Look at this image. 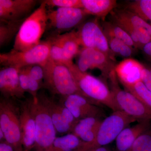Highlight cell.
<instances>
[{
  "mask_svg": "<svg viewBox=\"0 0 151 151\" xmlns=\"http://www.w3.org/2000/svg\"><path fill=\"white\" fill-rule=\"evenodd\" d=\"M87 15L83 9L57 8L48 11V25L56 29L66 30L81 24Z\"/></svg>",
  "mask_w": 151,
  "mask_h": 151,
  "instance_id": "obj_11",
  "label": "cell"
},
{
  "mask_svg": "<svg viewBox=\"0 0 151 151\" xmlns=\"http://www.w3.org/2000/svg\"><path fill=\"white\" fill-rule=\"evenodd\" d=\"M141 1L144 4L151 7V0H141Z\"/></svg>",
  "mask_w": 151,
  "mask_h": 151,
  "instance_id": "obj_38",
  "label": "cell"
},
{
  "mask_svg": "<svg viewBox=\"0 0 151 151\" xmlns=\"http://www.w3.org/2000/svg\"><path fill=\"white\" fill-rule=\"evenodd\" d=\"M24 68L30 78L36 80L42 84L44 78V70L43 66L35 64Z\"/></svg>",
  "mask_w": 151,
  "mask_h": 151,
  "instance_id": "obj_31",
  "label": "cell"
},
{
  "mask_svg": "<svg viewBox=\"0 0 151 151\" xmlns=\"http://www.w3.org/2000/svg\"><path fill=\"white\" fill-rule=\"evenodd\" d=\"M89 151H111V150H109L108 148L106 147H100L96 148L93 149Z\"/></svg>",
  "mask_w": 151,
  "mask_h": 151,
  "instance_id": "obj_37",
  "label": "cell"
},
{
  "mask_svg": "<svg viewBox=\"0 0 151 151\" xmlns=\"http://www.w3.org/2000/svg\"><path fill=\"white\" fill-rule=\"evenodd\" d=\"M63 103L77 120L88 117L101 118L105 115L99 106L80 94H73L64 97Z\"/></svg>",
  "mask_w": 151,
  "mask_h": 151,
  "instance_id": "obj_13",
  "label": "cell"
},
{
  "mask_svg": "<svg viewBox=\"0 0 151 151\" xmlns=\"http://www.w3.org/2000/svg\"><path fill=\"white\" fill-rule=\"evenodd\" d=\"M43 67L45 85L52 93L63 97L73 94L84 96L68 65L49 59Z\"/></svg>",
  "mask_w": 151,
  "mask_h": 151,
  "instance_id": "obj_3",
  "label": "cell"
},
{
  "mask_svg": "<svg viewBox=\"0 0 151 151\" xmlns=\"http://www.w3.org/2000/svg\"><path fill=\"white\" fill-rule=\"evenodd\" d=\"M35 0H0V21L26 19L37 4Z\"/></svg>",
  "mask_w": 151,
  "mask_h": 151,
  "instance_id": "obj_12",
  "label": "cell"
},
{
  "mask_svg": "<svg viewBox=\"0 0 151 151\" xmlns=\"http://www.w3.org/2000/svg\"><path fill=\"white\" fill-rule=\"evenodd\" d=\"M51 43L49 40L25 51H10L0 54V63L5 67L20 68L38 64L44 66L50 59Z\"/></svg>",
  "mask_w": 151,
  "mask_h": 151,
  "instance_id": "obj_5",
  "label": "cell"
},
{
  "mask_svg": "<svg viewBox=\"0 0 151 151\" xmlns=\"http://www.w3.org/2000/svg\"><path fill=\"white\" fill-rule=\"evenodd\" d=\"M150 120L139 121L122 130L116 139V151H128L141 134L151 128Z\"/></svg>",
  "mask_w": 151,
  "mask_h": 151,
  "instance_id": "obj_18",
  "label": "cell"
},
{
  "mask_svg": "<svg viewBox=\"0 0 151 151\" xmlns=\"http://www.w3.org/2000/svg\"><path fill=\"white\" fill-rule=\"evenodd\" d=\"M100 124L99 126L94 127L92 129L89 130L88 132L81 135L79 137V139L84 142H92L94 139L97 136Z\"/></svg>",
  "mask_w": 151,
  "mask_h": 151,
  "instance_id": "obj_33",
  "label": "cell"
},
{
  "mask_svg": "<svg viewBox=\"0 0 151 151\" xmlns=\"http://www.w3.org/2000/svg\"><path fill=\"white\" fill-rule=\"evenodd\" d=\"M108 79L110 90L120 111L137 121L151 120V109L132 93L121 88L115 70L111 72Z\"/></svg>",
  "mask_w": 151,
  "mask_h": 151,
  "instance_id": "obj_7",
  "label": "cell"
},
{
  "mask_svg": "<svg viewBox=\"0 0 151 151\" xmlns=\"http://www.w3.org/2000/svg\"><path fill=\"white\" fill-rule=\"evenodd\" d=\"M124 87L125 90L134 95L143 104L151 109V92L142 81L125 85Z\"/></svg>",
  "mask_w": 151,
  "mask_h": 151,
  "instance_id": "obj_26",
  "label": "cell"
},
{
  "mask_svg": "<svg viewBox=\"0 0 151 151\" xmlns=\"http://www.w3.org/2000/svg\"><path fill=\"white\" fill-rule=\"evenodd\" d=\"M102 121L100 118L96 117H88L80 119L73 127L71 133L79 138L84 133L100 125Z\"/></svg>",
  "mask_w": 151,
  "mask_h": 151,
  "instance_id": "obj_27",
  "label": "cell"
},
{
  "mask_svg": "<svg viewBox=\"0 0 151 151\" xmlns=\"http://www.w3.org/2000/svg\"><path fill=\"white\" fill-rule=\"evenodd\" d=\"M128 151H151V128L141 134Z\"/></svg>",
  "mask_w": 151,
  "mask_h": 151,
  "instance_id": "obj_29",
  "label": "cell"
},
{
  "mask_svg": "<svg viewBox=\"0 0 151 151\" xmlns=\"http://www.w3.org/2000/svg\"><path fill=\"white\" fill-rule=\"evenodd\" d=\"M47 6L42 1L40 6L23 22L15 38L14 50L25 51L39 44L48 25Z\"/></svg>",
  "mask_w": 151,
  "mask_h": 151,
  "instance_id": "obj_1",
  "label": "cell"
},
{
  "mask_svg": "<svg viewBox=\"0 0 151 151\" xmlns=\"http://www.w3.org/2000/svg\"><path fill=\"white\" fill-rule=\"evenodd\" d=\"M142 50L147 59L151 62V41L149 43L144 45Z\"/></svg>",
  "mask_w": 151,
  "mask_h": 151,
  "instance_id": "obj_35",
  "label": "cell"
},
{
  "mask_svg": "<svg viewBox=\"0 0 151 151\" xmlns=\"http://www.w3.org/2000/svg\"><path fill=\"white\" fill-rule=\"evenodd\" d=\"M24 151H29L27 150H24Z\"/></svg>",
  "mask_w": 151,
  "mask_h": 151,
  "instance_id": "obj_40",
  "label": "cell"
},
{
  "mask_svg": "<svg viewBox=\"0 0 151 151\" xmlns=\"http://www.w3.org/2000/svg\"><path fill=\"white\" fill-rule=\"evenodd\" d=\"M43 1L47 7L82 9L81 0H46Z\"/></svg>",
  "mask_w": 151,
  "mask_h": 151,
  "instance_id": "obj_30",
  "label": "cell"
},
{
  "mask_svg": "<svg viewBox=\"0 0 151 151\" xmlns=\"http://www.w3.org/2000/svg\"><path fill=\"white\" fill-rule=\"evenodd\" d=\"M0 129L5 141L15 151H24L22 144L19 108L12 99L2 97L0 101Z\"/></svg>",
  "mask_w": 151,
  "mask_h": 151,
  "instance_id": "obj_6",
  "label": "cell"
},
{
  "mask_svg": "<svg viewBox=\"0 0 151 151\" xmlns=\"http://www.w3.org/2000/svg\"><path fill=\"white\" fill-rule=\"evenodd\" d=\"M97 18L85 22L77 33L81 46L94 48L104 52L116 61L115 55L109 48L108 39Z\"/></svg>",
  "mask_w": 151,
  "mask_h": 151,
  "instance_id": "obj_9",
  "label": "cell"
},
{
  "mask_svg": "<svg viewBox=\"0 0 151 151\" xmlns=\"http://www.w3.org/2000/svg\"><path fill=\"white\" fill-rule=\"evenodd\" d=\"M102 27L105 34L116 38L136 48L134 43L128 33L116 23L104 21L102 22Z\"/></svg>",
  "mask_w": 151,
  "mask_h": 151,
  "instance_id": "obj_24",
  "label": "cell"
},
{
  "mask_svg": "<svg viewBox=\"0 0 151 151\" xmlns=\"http://www.w3.org/2000/svg\"><path fill=\"white\" fill-rule=\"evenodd\" d=\"M0 151H15L14 149L10 144L6 141L1 142Z\"/></svg>",
  "mask_w": 151,
  "mask_h": 151,
  "instance_id": "obj_36",
  "label": "cell"
},
{
  "mask_svg": "<svg viewBox=\"0 0 151 151\" xmlns=\"http://www.w3.org/2000/svg\"><path fill=\"white\" fill-rule=\"evenodd\" d=\"M31 111L35 120V151H45L51 145L56 137V131L48 111L38 98L29 99Z\"/></svg>",
  "mask_w": 151,
  "mask_h": 151,
  "instance_id": "obj_8",
  "label": "cell"
},
{
  "mask_svg": "<svg viewBox=\"0 0 151 151\" xmlns=\"http://www.w3.org/2000/svg\"><path fill=\"white\" fill-rule=\"evenodd\" d=\"M141 81L151 92V78L147 66L143 65L141 74Z\"/></svg>",
  "mask_w": 151,
  "mask_h": 151,
  "instance_id": "obj_34",
  "label": "cell"
},
{
  "mask_svg": "<svg viewBox=\"0 0 151 151\" xmlns=\"http://www.w3.org/2000/svg\"><path fill=\"white\" fill-rule=\"evenodd\" d=\"M78 55L76 65L82 72L96 68L101 71L103 77L108 79L111 72L115 70L116 61L100 50L83 47Z\"/></svg>",
  "mask_w": 151,
  "mask_h": 151,
  "instance_id": "obj_10",
  "label": "cell"
},
{
  "mask_svg": "<svg viewBox=\"0 0 151 151\" xmlns=\"http://www.w3.org/2000/svg\"><path fill=\"white\" fill-rule=\"evenodd\" d=\"M19 111L22 145L24 150L30 151L35 146L36 126L28 100L21 103Z\"/></svg>",
  "mask_w": 151,
  "mask_h": 151,
  "instance_id": "obj_15",
  "label": "cell"
},
{
  "mask_svg": "<svg viewBox=\"0 0 151 151\" xmlns=\"http://www.w3.org/2000/svg\"><path fill=\"white\" fill-rule=\"evenodd\" d=\"M147 68L148 70L149 74H150V77L151 78V67H147Z\"/></svg>",
  "mask_w": 151,
  "mask_h": 151,
  "instance_id": "obj_39",
  "label": "cell"
},
{
  "mask_svg": "<svg viewBox=\"0 0 151 151\" xmlns=\"http://www.w3.org/2000/svg\"><path fill=\"white\" fill-rule=\"evenodd\" d=\"M19 76L20 84L22 89L25 92H28L29 77L24 68L19 69Z\"/></svg>",
  "mask_w": 151,
  "mask_h": 151,
  "instance_id": "obj_32",
  "label": "cell"
},
{
  "mask_svg": "<svg viewBox=\"0 0 151 151\" xmlns=\"http://www.w3.org/2000/svg\"><path fill=\"white\" fill-rule=\"evenodd\" d=\"M52 43L56 45L62 49L70 61L80 52L81 46L77 31L73 30L70 32L58 35L50 39Z\"/></svg>",
  "mask_w": 151,
  "mask_h": 151,
  "instance_id": "obj_19",
  "label": "cell"
},
{
  "mask_svg": "<svg viewBox=\"0 0 151 151\" xmlns=\"http://www.w3.org/2000/svg\"><path fill=\"white\" fill-rule=\"evenodd\" d=\"M38 98L47 109L57 133L66 134L71 133L72 127L66 122L63 117L64 104L63 103H57L51 97L43 93L38 95Z\"/></svg>",
  "mask_w": 151,
  "mask_h": 151,
  "instance_id": "obj_16",
  "label": "cell"
},
{
  "mask_svg": "<svg viewBox=\"0 0 151 151\" xmlns=\"http://www.w3.org/2000/svg\"><path fill=\"white\" fill-rule=\"evenodd\" d=\"M83 142L72 133L56 137L51 145L45 151H74Z\"/></svg>",
  "mask_w": 151,
  "mask_h": 151,
  "instance_id": "obj_22",
  "label": "cell"
},
{
  "mask_svg": "<svg viewBox=\"0 0 151 151\" xmlns=\"http://www.w3.org/2000/svg\"><path fill=\"white\" fill-rule=\"evenodd\" d=\"M137 120L118 111L105 118L100 124L97 136L89 142H83L74 151H89L110 144L116 139L121 132L130 124Z\"/></svg>",
  "mask_w": 151,
  "mask_h": 151,
  "instance_id": "obj_4",
  "label": "cell"
},
{
  "mask_svg": "<svg viewBox=\"0 0 151 151\" xmlns=\"http://www.w3.org/2000/svg\"><path fill=\"white\" fill-rule=\"evenodd\" d=\"M82 9L88 15H92L104 21L105 18L117 6L116 0H81Z\"/></svg>",
  "mask_w": 151,
  "mask_h": 151,
  "instance_id": "obj_20",
  "label": "cell"
},
{
  "mask_svg": "<svg viewBox=\"0 0 151 151\" xmlns=\"http://www.w3.org/2000/svg\"><path fill=\"white\" fill-rule=\"evenodd\" d=\"M126 9L137 14L146 22L151 23V7L144 4L141 0L129 3Z\"/></svg>",
  "mask_w": 151,
  "mask_h": 151,
  "instance_id": "obj_28",
  "label": "cell"
},
{
  "mask_svg": "<svg viewBox=\"0 0 151 151\" xmlns=\"http://www.w3.org/2000/svg\"><path fill=\"white\" fill-rule=\"evenodd\" d=\"M67 65L72 72L78 89L84 97L97 106L105 105L113 112L120 111L110 88L105 82L87 72L80 71L73 63Z\"/></svg>",
  "mask_w": 151,
  "mask_h": 151,
  "instance_id": "obj_2",
  "label": "cell"
},
{
  "mask_svg": "<svg viewBox=\"0 0 151 151\" xmlns=\"http://www.w3.org/2000/svg\"><path fill=\"white\" fill-rule=\"evenodd\" d=\"M25 19L16 21H0V47L6 45L15 38Z\"/></svg>",
  "mask_w": 151,
  "mask_h": 151,
  "instance_id": "obj_23",
  "label": "cell"
},
{
  "mask_svg": "<svg viewBox=\"0 0 151 151\" xmlns=\"http://www.w3.org/2000/svg\"><path fill=\"white\" fill-rule=\"evenodd\" d=\"M111 21L122 22L137 28L145 29L151 35V24L127 9L115 10L111 12Z\"/></svg>",
  "mask_w": 151,
  "mask_h": 151,
  "instance_id": "obj_21",
  "label": "cell"
},
{
  "mask_svg": "<svg viewBox=\"0 0 151 151\" xmlns=\"http://www.w3.org/2000/svg\"><path fill=\"white\" fill-rule=\"evenodd\" d=\"M143 65L132 58H126L116 64L115 71L118 79L123 86L141 81Z\"/></svg>",
  "mask_w": 151,
  "mask_h": 151,
  "instance_id": "obj_17",
  "label": "cell"
},
{
  "mask_svg": "<svg viewBox=\"0 0 151 151\" xmlns=\"http://www.w3.org/2000/svg\"><path fill=\"white\" fill-rule=\"evenodd\" d=\"M108 39L109 48L114 55H118L126 58H131L137 52V49L128 45L124 42L105 34Z\"/></svg>",
  "mask_w": 151,
  "mask_h": 151,
  "instance_id": "obj_25",
  "label": "cell"
},
{
  "mask_svg": "<svg viewBox=\"0 0 151 151\" xmlns=\"http://www.w3.org/2000/svg\"><path fill=\"white\" fill-rule=\"evenodd\" d=\"M19 69L4 67L0 71V91L3 97L6 99L23 98L25 92L22 89L19 76Z\"/></svg>",
  "mask_w": 151,
  "mask_h": 151,
  "instance_id": "obj_14",
  "label": "cell"
}]
</instances>
